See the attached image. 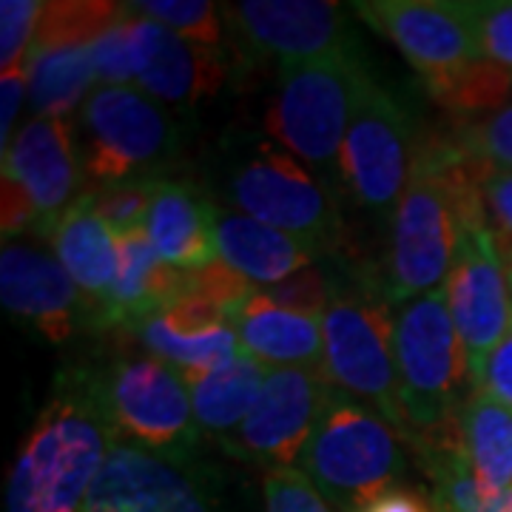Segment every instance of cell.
Listing matches in <instances>:
<instances>
[{"label": "cell", "instance_id": "obj_34", "mask_svg": "<svg viewBox=\"0 0 512 512\" xmlns=\"http://www.w3.org/2000/svg\"><path fill=\"white\" fill-rule=\"evenodd\" d=\"M46 3L37 0H3L0 3V69L3 74L26 69L29 46Z\"/></svg>", "mask_w": 512, "mask_h": 512}, {"label": "cell", "instance_id": "obj_3", "mask_svg": "<svg viewBox=\"0 0 512 512\" xmlns=\"http://www.w3.org/2000/svg\"><path fill=\"white\" fill-rule=\"evenodd\" d=\"M370 77L359 43L339 55L279 66L265 128L328 188L342 183V146Z\"/></svg>", "mask_w": 512, "mask_h": 512}, {"label": "cell", "instance_id": "obj_25", "mask_svg": "<svg viewBox=\"0 0 512 512\" xmlns=\"http://www.w3.org/2000/svg\"><path fill=\"white\" fill-rule=\"evenodd\" d=\"M271 370L274 367L262 365L259 359L242 350L237 359H231L217 370L183 373L200 433H211L222 439L231 436L251 413Z\"/></svg>", "mask_w": 512, "mask_h": 512}, {"label": "cell", "instance_id": "obj_11", "mask_svg": "<svg viewBox=\"0 0 512 512\" xmlns=\"http://www.w3.org/2000/svg\"><path fill=\"white\" fill-rule=\"evenodd\" d=\"M117 12L120 3L100 0H57L43 6L26 57L29 97L37 117L66 120L80 103L89 100L97 83L94 43Z\"/></svg>", "mask_w": 512, "mask_h": 512}, {"label": "cell", "instance_id": "obj_19", "mask_svg": "<svg viewBox=\"0 0 512 512\" xmlns=\"http://www.w3.org/2000/svg\"><path fill=\"white\" fill-rule=\"evenodd\" d=\"M3 177H12L29 194L37 214V234L46 237L60 214L80 194L83 168L74 128L57 117H35L20 128L3 151Z\"/></svg>", "mask_w": 512, "mask_h": 512}, {"label": "cell", "instance_id": "obj_40", "mask_svg": "<svg viewBox=\"0 0 512 512\" xmlns=\"http://www.w3.org/2000/svg\"><path fill=\"white\" fill-rule=\"evenodd\" d=\"M26 69H15L0 77V146L3 151L12 146L9 143V131L15 126L20 111V100H23V86H26Z\"/></svg>", "mask_w": 512, "mask_h": 512}, {"label": "cell", "instance_id": "obj_15", "mask_svg": "<svg viewBox=\"0 0 512 512\" xmlns=\"http://www.w3.org/2000/svg\"><path fill=\"white\" fill-rule=\"evenodd\" d=\"M328 379L319 370L274 367L251 413L222 447L234 458L271 470L299 464L330 396Z\"/></svg>", "mask_w": 512, "mask_h": 512}, {"label": "cell", "instance_id": "obj_7", "mask_svg": "<svg viewBox=\"0 0 512 512\" xmlns=\"http://www.w3.org/2000/svg\"><path fill=\"white\" fill-rule=\"evenodd\" d=\"M225 197L239 214L302 239L319 254L342 242V217L333 191L288 148L251 137L231 151L225 165Z\"/></svg>", "mask_w": 512, "mask_h": 512}, {"label": "cell", "instance_id": "obj_13", "mask_svg": "<svg viewBox=\"0 0 512 512\" xmlns=\"http://www.w3.org/2000/svg\"><path fill=\"white\" fill-rule=\"evenodd\" d=\"M80 512H222L211 476L194 458L117 441Z\"/></svg>", "mask_w": 512, "mask_h": 512}, {"label": "cell", "instance_id": "obj_37", "mask_svg": "<svg viewBox=\"0 0 512 512\" xmlns=\"http://www.w3.org/2000/svg\"><path fill=\"white\" fill-rule=\"evenodd\" d=\"M470 384L478 396L512 413V328L481 362L470 365Z\"/></svg>", "mask_w": 512, "mask_h": 512}, {"label": "cell", "instance_id": "obj_5", "mask_svg": "<svg viewBox=\"0 0 512 512\" xmlns=\"http://www.w3.org/2000/svg\"><path fill=\"white\" fill-rule=\"evenodd\" d=\"M402 439L376 410L333 387L299 467L328 504L356 512L399 484L404 473Z\"/></svg>", "mask_w": 512, "mask_h": 512}, {"label": "cell", "instance_id": "obj_16", "mask_svg": "<svg viewBox=\"0 0 512 512\" xmlns=\"http://www.w3.org/2000/svg\"><path fill=\"white\" fill-rule=\"evenodd\" d=\"M225 23L239 46L262 60L305 63L356 46L348 15L325 0H242L228 3Z\"/></svg>", "mask_w": 512, "mask_h": 512}, {"label": "cell", "instance_id": "obj_12", "mask_svg": "<svg viewBox=\"0 0 512 512\" xmlns=\"http://www.w3.org/2000/svg\"><path fill=\"white\" fill-rule=\"evenodd\" d=\"M419 131L396 94L370 77L342 146V185L359 208L393 220L410 177Z\"/></svg>", "mask_w": 512, "mask_h": 512}, {"label": "cell", "instance_id": "obj_23", "mask_svg": "<svg viewBox=\"0 0 512 512\" xmlns=\"http://www.w3.org/2000/svg\"><path fill=\"white\" fill-rule=\"evenodd\" d=\"M117 237V282L97 328H137L146 316L163 311L180 299L185 271L165 265L148 242L146 228L114 234Z\"/></svg>", "mask_w": 512, "mask_h": 512}, {"label": "cell", "instance_id": "obj_41", "mask_svg": "<svg viewBox=\"0 0 512 512\" xmlns=\"http://www.w3.org/2000/svg\"><path fill=\"white\" fill-rule=\"evenodd\" d=\"M504 259H507V279H510V293H512V242H507Z\"/></svg>", "mask_w": 512, "mask_h": 512}, {"label": "cell", "instance_id": "obj_9", "mask_svg": "<svg viewBox=\"0 0 512 512\" xmlns=\"http://www.w3.org/2000/svg\"><path fill=\"white\" fill-rule=\"evenodd\" d=\"M393 325L396 316H390V302L384 299V293H370L362 288L333 293L328 311L322 316V376L336 390L367 404L402 436H407V421L396 384Z\"/></svg>", "mask_w": 512, "mask_h": 512}, {"label": "cell", "instance_id": "obj_4", "mask_svg": "<svg viewBox=\"0 0 512 512\" xmlns=\"http://www.w3.org/2000/svg\"><path fill=\"white\" fill-rule=\"evenodd\" d=\"M74 140L92 188L163 180L183 146L171 109L137 86H97L77 114Z\"/></svg>", "mask_w": 512, "mask_h": 512}, {"label": "cell", "instance_id": "obj_38", "mask_svg": "<svg viewBox=\"0 0 512 512\" xmlns=\"http://www.w3.org/2000/svg\"><path fill=\"white\" fill-rule=\"evenodd\" d=\"M481 200L495 228L512 242V168H487L481 174Z\"/></svg>", "mask_w": 512, "mask_h": 512}, {"label": "cell", "instance_id": "obj_36", "mask_svg": "<svg viewBox=\"0 0 512 512\" xmlns=\"http://www.w3.org/2000/svg\"><path fill=\"white\" fill-rule=\"evenodd\" d=\"M265 512H333L325 495L311 484L302 470L282 467L265 476Z\"/></svg>", "mask_w": 512, "mask_h": 512}, {"label": "cell", "instance_id": "obj_6", "mask_svg": "<svg viewBox=\"0 0 512 512\" xmlns=\"http://www.w3.org/2000/svg\"><path fill=\"white\" fill-rule=\"evenodd\" d=\"M393 359L407 439H424L456 419L470 365L444 288L407 302L396 313Z\"/></svg>", "mask_w": 512, "mask_h": 512}, {"label": "cell", "instance_id": "obj_2", "mask_svg": "<svg viewBox=\"0 0 512 512\" xmlns=\"http://www.w3.org/2000/svg\"><path fill=\"white\" fill-rule=\"evenodd\" d=\"M114 444L89 370L63 373L12 461L3 512H80Z\"/></svg>", "mask_w": 512, "mask_h": 512}, {"label": "cell", "instance_id": "obj_22", "mask_svg": "<svg viewBox=\"0 0 512 512\" xmlns=\"http://www.w3.org/2000/svg\"><path fill=\"white\" fill-rule=\"evenodd\" d=\"M228 325L237 333L242 350L262 365L302 370H322L325 365L322 319L279 308L262 288L231 313Z\"/></svg>", "mask_w": 512, "mask_h": 512}, {"label": "cell", "instance_id": "obj_14", "mask_svg": "<svg viewBox=\"0 0 512 512\" xmlns=\"http://www.w3.org/2000/svg\"><path fill=\"white\" fill-rule=\"evenodd\" d=\"M353 12L402 52L421 86L484 60L464 0H362Z\"/></svg>", "mask_w": 512, "mask_h": 512}, {"label": "cell", "instance_id": "obj_1", "mask_svg": "<svg viewBox=\"0 0 512 512\" xmlns=\"http://www.w3.org/2000/svg\"><path fill=\"white\" fill-rule=\"evenodd\" d=\"M484 165L456 146L453 134L419 131L410 177L390 220V251L382 293L407 305L439 291L456 254V211L467 188L481 183Z\"/></svg>", "mask_w": 512, "mask_h": 512}, {"label": "cell", "instance_id": "obj_8", "mask_svg": "<svg viewBox=\"0 0 512 512\" xmlns=\"http://www.w3.org/2000/svg\"><path fill=\"white\" fill-rule=\"evenodd\" d=\"M92 393L114 439L171 458H194L200 427L177 367L157 356H117L89 370Z\"/></svg>", "mask_w": 512, "mask_h": 512}, {"label": "cell", "instance_id": "obj_27", "mask_svg": "<svg viewBox=\"0 0 512 512\" xmlns=\"http://www.w3.org/2000/svg\"><path fill=\"white\" fill-rule=\"evenodd\" d=\"M140 345L163 359L165 365L177 367L180 373H205L228 365L242 353L237 333L231 325L208 330H191L174 325L163 311H154L146 316L137 328L131 330Z\"/></svg>", "mask_w": 512, "mask_h": 512}, {"label": "cell", "instance_id": "obj_21", "mask_svg": "<svg viewBox=\"0 0 512 512\" xmlns=\"http://www.w3.org/2000/svg\"><path fill=\"white\" fill-rule=\"evenodd\" d=\"M46 239L57 262L86 296L92 325L97 328L117 282V237L97 214L89 191H80V197L49 228Z\"/></svg>", "mask_w": 512, "mask_h": 512}, {"label": "cell", "instance_id": "obj_33", "mask_svg": "<svg viewBox=\"0 0 512 512\" xmlns=\"http://www.w3.org/2000/svg\"><path fill=\"white\" fill-rule=\"evenodd\" d=\"M476 26L481 57L512 80V0L467 3Z\"/></svg>", "mask_w": 512, "mask_h": 512}, {"label": "cell", "instance_id": "obj_10", "mask_svg": "<svg viewBox=\"0 0 512 512\" xmlns=\"http://www.w3.org/2000/svg\"><path fill=\"white\" fill-rule=\"evenodd\" d=\"M456 225V254L444 291L467 365H476L512 328L507 259L481 200V183L461 194Z\"/></svg>", "mask_w": 512, "mask_h": 512}, {"label": "cell", "instance_id": "obj_17", "mask_svg": "<svg viewBox=\"0 0 512 512\" xmlns=\"http://www.w3.org/2000/svg\"><path fill=\"white\" fill-rule=\"evenodd\" d=\"M3 308L29 322L49 342H69L83 322H92L86 296L55 254L23 239H6L0 251Z\"/></svg>", "mask_w": 512, "mask_h": 512}, {"label": "cell", "instance_id": "obj_26", "mask_svg": "<svg viewBox=\"0 0 512 512\" xmlns=\"http://www.w3.org/2000/svg\"><path fill=\"white\" fill-rule=\"evenodd\" d=\"M461 453L478 481L507 493L512 490V413L487 396L473 393L458 410Z\"/></svg>", "mask_w": 512, "mask_h": 512}, {"label": "cell", "instance_id": "obj_31", "mask_svg": "<svg viewBox=\"0 0 512 512\" xmlns=\"http://www.w3.org/2000/svg\"><path fill=\"white\" fill-rule=\"evenodd\" d=\"M134 12L128 3H120L117 18L94 43V77L100 86H131L134 83Z\"/></svg>", "mask_w": 512, "mask_h": 512}, {"label": "cell", "instance_id": "obj_20", "mask_svg": "<svg viewBox=\"0 0 512 512\" xmlns=\"http://www.w3.org/2000/svg\"><path fill=\"white\" fill-rule=\"evenodd\" d=\"M214 214L217 205L200 194L194 183L163 177L148 211V242L165 265L177 271L208 268L220 259Z\"/></svg>", "mask_w": 512, "mask_h": 512}, {"label": "cell", "instance_id": "obj_18", "mask_svg": "<svg viewBox=\"0 0 512 512\" xmlns=\"http://www.w3.org/2000/svg\"><path fill=\"white\" fill-rule=\"evenodd\" d=\"M131 40L137 89L168 109H188L208 97H217L228 80V66L220 49L191 43L140 12H134Z\"/></svg>", "mask_w": 512, "mask_h": 512}, {"label": "cell", "instance_id": "obj_30", "mask_svg": "<svg viewBox=\"0 0 512 512\" xmlns=\"http://www.w3.org/2000/svg\"><path fill=\"white\" fill-rule=\"evenodd\" d=\"M456 146L487 168H512V103L458 123L453 131Z\"/></svg>", "mask_w": 512, "mask_h": 512}, {"label": "cell", "instance_id": "obj_32", "mask_svg": "<svg viewBox=\"0 0 512 512\" xmlns=\"http://www.w3.org/2000/svg\"><path fill=\"white\" fill-rule=\"evenodd\" d=\"M160 180H134V183L106 185V188H86L92 194L97 214L106 220L114 234L146 228L151 200Z\"/></svg>", "mask_w": 512, "mask_h": 512}, {"label": "cell", "instance_id": "obj_35", "mask_svg": "<svg viewBox=\"0 0 512 512\" xmlns=\"http://www.w3.org/2000/svg\"><path fill=\"white\" fill-rule=\"evenodd\" d=\"M262 291L268 293V299L276 302L279 308H285V311L322 319L336 288L330 285V279L319 265H311V268L293 274L291 279L279 282L274 288H262Z\"/></svg>", "mask_w": 512, "mask_h": 512}, {"label": "cell", "instance_id": "obj_28", "mask_svg": "<svg viewBox=\"0 0 512 512\" xmlns=\"http://www.w3.org/2000/svg\"><path fill=\"white\" fill-rule=\"evenodd\" d=\"M424 89L444 109L458 111V114H478V111L490 114L501 109L504 97L512 89V80L504 72H498L493 63L478 60L453 77L427 83Z\"/></svg>", "mask_w": 512, "mask_h": 512}, {"label": "cell", "instance_id": "obj_24", "mask_svg": "<svg viewBox=\"0 0 512 512\" xmlns=\"http://www.w3.org/2000/svg\"><path fill=\"white\" fill-rule=\"evenodd\" d=\"M214 228L222 262L256 288H274L316 265V259L322 256L302 239L228 208H217Z\"/></svg>", "mask_w": 512, "mask_h": 512}, {"label": "cell", "instance_id": "obj_29", "mask_svg": "<svg viewBox=\"0 0 512 512\" xmlns=\"http://www.w3.org/2000/svg\"><path fill=\"white\" fill-rule=\"evenodd\" d=\"M131 9L157 20L168 32L185 37L191 43L220 49V6L211 0H137V3H131Z\"/></svg>", "mask_w": 512, "mask_h": 512}, {"label": "cell", "instance_id": "obj_39", "mask_svg": "<svg viewBox=\"0 0 512 512\" xmlns=\"http://www.w3.org/2000/svg\"><path fill=\"white\" fill-rule=\"evenodd\" d=\"M356 512H436V507H433V498H427L416 487L393 484L390 490L376 495Z\"/></svg>", "mask_w": 512, "mask_h": 512}]
</instances>
